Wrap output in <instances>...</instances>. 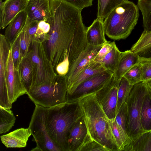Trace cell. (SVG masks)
Wrapping results in <instances>:
<instances>
[{"label":"cell","mask_w":151,"mask_h":151,"mask_svg":"<svg viewBox=\"0 0 151 151\" xmlns=\"http://www.w3.org/2000/svg\"><path fill=\"white\" fill-rule=\"evenodd\" d=\"M51 15L48 40L43 43L55 71L62 63L69 68L87 46V27L81 10L64 0H50Z\"/></svg>","instance_id":"obj_1"},{"label":"cell","mask_w":151,"mask_h":151,"mask_svg":"<svg viewBox=\"0 0 151 151\" xmlns=\"http://www.w3.org/2000/svg\"><path fill=\"white\" fill-rule=\"evenodd\" d=\"M78 102L91 138L105 147L108 151H119L110 120L98 102L95 93L84 96Z\"/></svg>","instance_id":"obj_2"},{"label":"cell","mask_w":151,"mask_h":151,"mask_svg":"<svg viewBox=\"0 0 151 151\" xmlns=\"http://www.w3.org/2000/svg\"><path fill=\"white\" fill-rule=\"evenodd\" d=\"M81 116L78 101L45 107L47 130L51 140L61 151H68V139L70 131Z\"/></svg>","instance_id":"obj_3"},{"label":"cell","mask_w":151,"mask_h":151,"mask_svg":"<svg viewBox=\"0 0 151 151\" xmlns=\"http://www.w3.org/2000/svg\"><path fill=\"white\" fill-rule=\"evenodd\" d=\"M139 9L133 2L127 1L115 8L105 18V34L114 40L126 38L137 24Z\"/></svg>","instance_id":"obj_4"},{"label":"cell","mask_w":151,"mask_h":151,"mask_svg":"<svg viewBox=\"0 0 151 151\" xmlns=\"http://www.w3.org/2000/svg\"><path fill=\"white\" fill-rule=\"evenodd\" d=\"M68 90L66 76L58 74L54 83L32 87L27 95L35 104L50 107L67 102Z\"/></svg>","instance_id":"obj_5"},{"label":"cell","mask_w":151,"mask_h":151,"mask_svg":"<svg viewBox=\"0 0 151 151\" xmlns=\"http://www.w3.org/2000/svg\"><path fill=\"white\" fill-rule=\"evenodd\" d=\"M29 54L34 66V76L30 88L54 83L58 74L49 59L43 42L38 38L32 37Z\"/></svg>","instance_id":"obj_6"},{"label":"cell","mask_w":151,"mask_h":151,"mask_svg":"<svg viewBox=\"0 0 151 151\" xmlns=\"http://www.w3.org/2000/svg\"><path fill=\"white\" fill-rule=\"evenodd\" d=\"M147 82L142 81L134 85L126 101L127 107V131L132 139L145 131L142 126L141 116L143 97L148 91Z\"/></svg>","instance_id":"obj_7"},{"label":"cell","mask_w":151,"mask_h":151,"mask_svg":"<svg viewBox=\"0 0 151 151\" xmlns=\"http://www.w3.org/2000/svg\"><path fill=\"white\" fill-rule=\"evenodd\" d=\"M35 106L28 128L36 142L33 151H61L54 143L49 135L45 121V107L38 104Z\"/></svg>","instance_id":"obj_8"},{"label":"cell","mask_w":151,"mask_h":151,"mask_svg":"<svg viewBox=\"0 0 151 151\" xmlns=\"http://www.w3.org/2000/svg\"><path fill=\"white\" fill-rule=\"evenodd\" d=\"M120 81L117 80L113 75L105 85L95 93L98 102L111 121L115 120L116 114L117 93Z\"/></svg>","instance_id":"obj_9"},{"label":"cell","mask_w":151,"mask_h":151,"mask_svg":"<svg viewBox=\"0 0 151 151\" xmlns=\"http://www.w3.org/2000/svg\"><path fill=\"white\" fill-rule=\"evenodd\" d=\"M113 73L108 70L98 73L79 84L70 94L67 96V102L78 101L84 96L96 93L110 80Z\"/></svg>","instance_id":"obj_10"},{"label":"cell","mask_w":151,"mask_h":151,"mask_svg":"<svg viewBox=\"0 0 151 151\" xmlns=\"http://www.w3.org/2000/svg\"><path fill=\"white\" fill-rule=\"evenodd\" d=\"M10 45L4 35H0V106L11 109L7 81V62Z\"/></svg>","instance_id":"obj_11"},{"label":"cell","mask_w":151,"mask_h":151,"mask_svg":"<svg viewBox=\"0 0 151 151\" xmlns=\"http://www.w3.org/2000/svg\"><path fill=\"white\" fill-rule=\"evenodd\" d=\"M7 81L10 103L16 101L21 96L27 94L28 91L21 78L18 68L15 66L10 49L7 62Z\"/></svg>","instance_id":"obj_12"},{"label":"cell","mask_w":151,"mask_h":151,"mask_svg":"<svg viewBox=\"0 0 151 151\" xmlns=\"http://www.w3.org/2000/svg\"><path fill=\"white\" fill-rule=\"evenodd\" d=\"M102 45H88L70 66L66 75L68 81V91L78 75L93 60Z\"/></svg>","instance_id":"obj_13"},{"label":"cell","mask_w":151,"mask_h":151,"mask_svg":"<svg viewBox=\"0 0 151 151\" xmlns=\"http://www.w3.org/2000/svg\"><path fill=\"white\" fill-rule=\"evenodd\" d=\"M90 136L81 116L74 124L70 131L68 139V151H81Z\"/></svg>","instance_id":"obj_14"},{"label":"cell","mask_w":151,"mask_h":151,"mask_svg":"<svg viewBox=\"0 0 151 151\" xmlns=\"http://www.w3.org/2000/svg\"><path fill=\"white\" fill-rule=\"evenodd\" d=\"M27 0L0 1V28L3 29L19 12L24 9Z\"/></svg>","instance_id":"obj_15"},{"label":"cell","mask_w":151,"mask_h":151,"mask_svg":"<svg viewBox=\"0 0 151 151\" xmlns=\"http://www.w3.org/2000/svg\"><path fill=\"white\" fill-rule=\"evenodd\" d=\"M50 0H27L24 9L27 17L34 21H47L51 15Z\"/></svg>","instance_id":"obj_16"},{"label":"cell","mask_w":151,"mask_h":151,"mask_svg":"<svg viewBox=\"0 0 151 151\" xmlns=\"http://www.w3.org/2000/svg\"><path fill=\"white\" fill-rule=\"evenodd\" d=\"M31 135L28 127L22 128L1 135L0 138L2 143L7 148H21L26 147L29 138Z\"/></svg>","instance_id":"obj_17"},{"label":"cell","mask_w":151,"mask_h":151,"mask_svg":"<svg viewBox=\"0 0 151 151\" xmlns=\"http://www.w3.org/2000/svg\"><path fill=\"white\" fill-rule=\"evenodd\" d=\"M103 22L104 20L97 18L87 27L86 37L88 45H102L107 41L105 37Z\"/></svg>","instance_id":"obj_18"},{"label":"cell","mask_w":151,"mask_h":151,"mask_svg":"<svg viewBox=\"0 0 151 151\" xmlns=\"http://www.w3.org/2000/svg\"><path fill=\"white\" fill-rule=\"evenodd\" d=\"M139 57L131 50L121 52L119 62L113 76L120 81L126 73L139 62Z\"/></svg>","instance_id":"obj_19"},{"label":"cell","mask_w":151,"mask_h":151,"mask_svg":"<svg viewBox=\"0 0 151 151\" xmlns=\"http://www.w3.org/2000/svg\"><path fill=\"white\" fill-rule=\"evenodd\" d=\"M27 18V14L24 10L18 14L8 25L4 35L10 45L23 28Z\"/></svg>","instance_id":"obj_20"},{"label":"cell","mask_w":151,"mask_h":151,"mask_svg":"<svg viewBox=\"0 0 151 151\" xmlns=\"http://www.w3.org/2000/svg\"><path fill=\"white\" fill-rule=\"evenodd\" d=\"M18 69L22 81L28 93L32 85L34 73V64L29 53L22 58Z\"/></svg>","instance_id":"obj_21"},{"label":"cell","mask_w":151,"mask_h":151,"mask_svg":"<svg viewBox=\"0 0 151 151\" xmlns=\"http://www.w3.org/2000/svg\"><path fill=\"white\" fill-rule=\"evenodd\" d=\"M106 70L100 63L93 60L76 77L71 86L68 90L67 96L71 94L82 82L95 74Z\"/></svg>","instance_id":"obj_22"},{"label":"cell","mask_w":151,"mask_h":151,"mask_svg":"<svg viewBox=\"0 0 151 151\" xmlns=\"http://www.w3.org/2000/svg\"><path fill=\"white\" fill-rule=\"evenodd\" d=\"M124 151H151V130L145 131L131 139Z\"/></svg>","instance_id":"obj_23"},{"label":"cell","mask_w":151,"mask_h":151,"mask_svg":"<svg viewBox=\"0 0 151 151\" xmlns=\"http://www.w3.org/2000/svg\"><path fill=\"white\" fill-rule=\"evenodd\" d=\"M147 85L148 91L143 98L141 116L142 127L145 131L151 130V87Z\"/></svg>","instance_id":"obj_24"},{"label":"cell","mask_w":151,"mask_h":151,"mask_svg":"<svg viewBox=\"0 0 151 151\" xmlns=\"http://www.w3.org/2000/svg\"><path fill=\"white\" fill-rule=\"evenodd\" d=\"M128 0H98L97 18L104 20L116 7Z\"/></svg>","instance_id":"obj_25"},{"label":"cell","mask_w":151,"mask_h":151,"mask_svg":"<svg viewBox=\"0 0 151 151\" xmlns=\"http://www.w3.org/2000/svg\"><path fill=\"white\" fill-rule=\"evenodd\" d=\"M11 109L0 106V134L9 131L14 125L16 117Z\"/></svg>","instance_id":"obj_26"},{"label":"cell","mask_w":151,"mask_h":151,"mask_svg":"<svg viewBox=\"0 0 151 151\" xmlns=\"http://www.w3.org/2000/svg\"><path fill=\"white\" fill-rule=\"evenodd\" d=\"M121 52L115 43L111 50L100 63L106 70H109L114 73L118 64Z\"/></svg>","instance_id":"obj_27"},{"label":"cell","mask_w":151,"mask_h":151,"mask_svg":"<svg viewBox=\"0 0 151 151\" xmlns=\"http://www.w3.org/2000/svg\"><path fill=\"white\" fill-rule=\"evenodd\" d=\"M151 48V30H144L140 37L132 46L131 50L139 55Z\"/></svg>","instance_id":"obj_28"},{"label":"cell","mask_w":151,"mask_h":151,"mask_svg":"<svg viewBox=\"0 0 151 151\" xmlns=\"http://www.w3.org/2000/svg\"><path fill=\"white\" fill-rule=\"evenodd\" d=\"M133 86L124 77L120 80L118 91L116 113L122 105L126 102Z\"/></svg>","instance_id":"obj_29"},{"label":"cell","mask_w":151,"mask_h":151,"mask_svg":"<svg viewBox=\"0 0 151 151\" xmlns=\"http://www.w3.org/2000/svg\"><path fill=\"white\" fill-rule=\"evenodd\" d=\"M137 5L142 14L144 30H151V0H138Z\"/></svg>","instance_id":"obj_30"},{"label":"cell","mask_w":151,"mask_h":151,"mask_svg":"<svg viewBox=\"0 0 151 151\" xmlns=\"http://www.w3.org/2000/svg\"><path fill=\"white\" fill-rule=\"evenodd\" d=\"M127 107L126 102L124 103L117 112L115 120L124 137L130 142L131 139L128 136L127 131Z\"/></svg>","instance_id":"obj_31"},{"label":"cell","mask_w":151,"mask_h":151,"mask_svg":"<svg viewBox=\"0 0 151 151\" xmlns=\"http://www.w3.org/2000/svg\"><path fill=\"white\" fill-rule=\"evenodd\" d=\"M110 123L113 135L119 150L124 151L125 147L130 142L123 135L115 119L113 121L110 120Z\"/></svg>","instance_id":"obj_32"},{"label":"cell","mask_w":151,"mask_h":151,"mask_svg":"<svg viewBox=\"0 0 151 151\" xmlns=\"http://www.w3.org/2000/svg\"><path fill=\"white\" fill-rule=\"evenodd\" d=\"M123 77L132 85L142 82V70L139 63L130 69Z\"/></svg>","instance_id":"obj_33"},{"label":"cell","mask_w":151,"mask_h":151,"mask_svg":"<svg viewBox=\"0 0 151 151\" xmlns=\"http://www.w3.org/2000/svg\"><path fill=\"white\" fill-rule=\"evenodd\" d=\"M21 52L22 57L29 52L32 37L28 33L25 24L19 33Z\"/></svg>","instance_id":"obj_34"},{"label":"cell","mask_w":151,"mask_h":151,"mask_svg":"<svg viewBox=\"0 0 151 151\" xmlns=\"http://www.w3.org/2000/svg\"><path fill=\"white\" fill-rule=\"evenodd\" d=\"M10 45L13 63L15 67L18 68V65L23 58L21 52L19 34Z\"/></svg>","instance_id":"obj_35"},{"label":"cell","mask_w":151,"mask_h":151,"mask_svg":"<svg viewBox=\"0 0 151 151\" xmlns=\"http://www.w3.org/2000/svg\"><path fill=\"white\" fill-rule=\"evenodd\" d=\"M139 63L142 70V81L147 82L151 79V59L139 57Z\"/></svg>","instance_id":"obj_36"},{"label":"cell","mask_w":151,"mask_h":151,"mask_svg":"<svg viewBox=\"0 0 151 151\" xmlns=\"http://www.w3.org/2000/svg\"><path fill=\"white\" fill-rule=\"evenodd\" d=\"M81 151H108V150L105 147L91 138Z\"/></svg>","instance_id":"obj_37"},{"label":"cell","mask_w":151,"mask_h":151,"mask_svg":"<svg viewBox=\"0 0 151 151\" xmlns=\"http://www.w3.org/2000/svg\"><path fill=\"white\" fill-rule=\"evenodd\" d=\"M115 42L107 41L104 44L94 58L93 61L100 63L104 57L111 50Z\"/></svg>","instance_id":"obj_38"},{"label":"cell","mask_w":151,"mask_h":151,"mask_svg":"<svg viewBox=\"0 0 151 151\" xmlns=\"http://www.w3.org/2000/svg\"><path fill=\"white\" fill-rule=\"evenodd\" d=\"M82 10L84 8L91 6L93 0H64Z\"/></svg>","instance_id":"obj_39"},{"label":"cell","mask_w":151,"mask_h":151,"mask_svg":"<svg viewBox=\"0 0 151 151\" xmlns=\"http://www.w3.org/2000/svg\"><path fill=\"white\" fill-rule=\"evenodd\" d=\"M140 57L151 59V48L146 52L139 55Z\"/></svg>","instance_id":"obj_40"},{"label":"cell","mask_w":151,"mask_h":151,"mask_svg":"<svg viewBox=\"0 0 151 151\" xmlns=\"http://www.w3.org/2000/svg\"><path fill=\"white\" fill-rule=\"evenodd\" d=\"M146 82L151 87V79Z\"/></svg>","instance_id":"obj_41"},{"label":"cell","mask_w":151,"mask_h":151,"mask_svg":"<svg viewBox=\"0 0 151 151\" xmlns=\"http://www.w3.org/2000/svg\"></svg>","instance_id":"obj_42"}]
</instances>
